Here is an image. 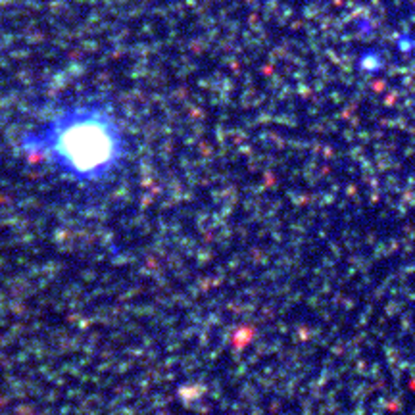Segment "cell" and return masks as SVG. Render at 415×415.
<instances>
[{"instance_id": "6da1fadb", "label": "cell", "mask_w": 415, "mask_h": 415, "mask_svg": "<svg viewBox=\"0 0 415 415\" xmlns=\"http://www.w3.org/2000/svg\"><path fill=\"white\" fill-rule=\"evenodd\" d=\"M25 142L35 156L73 181L96 183L112 177L125 156L123 133L106 108L73 106L54 113Z\"/></svg>"}]
</instances>
